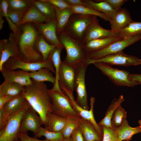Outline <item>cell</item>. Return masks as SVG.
Listing matches in <instances>:
<instances>
[{
  "instance_id": "cell-53",
  "label": "cell",
  "mask_w": 141,
  "mask_h": 141,
  "mask_svg": "<svg viewBox=\"0 0 141 141\" xmlns=\"http://www.w3.org/2000/svg\"><path fill=\"white\" fill-rule=\"evenodd\" d=\"M63 141H72V140L71 138L70 137L68 139L64 138Z\"/></svg>"
},
{
  "instance_id": "cell-25",
  "label": "cell",
  "mask_w": 141,
  "mask_h": 141,
  "mask_svg": "<svg viewBox=\"0 0 141 141\" xmlns=\"http://www.w3.org/2000/svg\"><path fill=\"white\" fill-rule=\"evenodd\" d=\"M50 20L34 4L27 11L20 23L19 27L20 26L27 23L39 24L47 22Z\"/></svg>"
},
{
  "instance_id": "cell-15",
  "label": "cell",
  "mask_w": 141,
  "mask_h": 141,
  "mask_svg": "<svg viewBox=\"0 0 141 141\" xmlns=\"http://www.w3.org/2000/svg\"><path fill=\"white\" fill-rule=\"evenodd\" d=\"M34 24L39 33L48 43L56 46L61 45L57 36L56 21L50 20L45 23Z\"/></svg>"
},
{
  "instance_id": "cell-28",
  "label": "cell",
  "mask_w": 141,
  "mask_h": 141,
  "mask_svg": "<svg viewBox=\"0 0 141 141\" xmlns=\"http://www.w3.org/2000/svg\"><path fill=\"white\" fill-rule=\"evenodd\" d=\"M125 101L123 95H121L118 98L114 99L105 113V116L98 124L100 126H105L111 128V120L112 116L117 108Z\"/></svg>"
},
{
  "instance_id": "cell-35",
  "label": "cell",
  "mask_w": 141,
  "mask_h": 141,
  "mask_svg": "<svg viewBox=\"0 0 141 141\" xmlns=\"http://www.w3.org/2000/svg\"><path fill=\"white\" fill-rule=\"evenodd\" d=\"M71 9L73 14L91 15L98 16L105 21H110V19L105 14L88 7L83 5H72Z\"/></svg>"
},
{
  "instance_id": "cell-4",
  "label": "cell",
  "mask_w": 141,
  "mask_h": 141,
  "mask_svg": "<svg viewBox=\"0 0 141 141\" xmlns=\"http://www.w3.org/2000/svg\"><path fill=\"white\" fill-rule=\"evenodd\" d=\"M97 18L93 15L73 14L62 32L72 39L83 43L88 27Z\"/></svg>"
},
{
  "instance_id": "cell-13",
  "label": "cell",
  "mask_w": 141,
  "mask_h": 141,
  "mask_svg": "<svg viewBox=\"0 0 141 141\" xmlns=\"http://www.w3.org/2000/svg\"><path fill=\"white\" fill-rule=\"evenodd\" d=\"M11 57L20 58L14 34L11 32L8 38L0 40V71L4 64Z\"/></svg>"
},
{
  "instance_id": "cell-45",
  "label": "cell",
  "mask_w": 141,
  "mask_h": 141,
  "mask_svg": "<svg viewBox=\"0 0 141 141\" xmlns=\"http://www.w3.org/2000/svg\"><path fill=\"white\" fill-rule=\"evenodd\" d=\"M8 8L7 0L0 1V16L5 17L8 16Z\"/></svg>"
},
{
  "instance_id": "cell-11",
  "label": "cell",
  "mask_w": 141,
  "mask_h": 141,
  "mask_svg": "<svg viewBox=\"0 0 141 141\" xmlns=\"http://www.w3.org/2000/svg\"><path fill=\"white\" fill-rule=\"evenodd\" d=\"M88 65L95 62H102L110 65L128 66L141 64V59L135 56L125 53L122 51L110 54L97 60L88 59Z\"/></svg>"
},
{
  "instance_id": "cell-17",
  "label": "cell",
  "mask_w": 141,
  "mask_h": 141,
  "mask_svg": "<svg viewBox=\"0 0 141 141\" xmlns=\"http://www.w3.org/2000/svg\"><path fill=\"white\" fill-rule=\"evenodd\" d=\"M119 35L111 30H108L101 27L96 18L90 24L86 32L83 43L92 40Z\"/></svg>"
},
{
  "instance_id": "cell-36",
  "label": "cell",
  "mask_w": 141,
  "mask_h": 141,
  "mask_svg": "<svg viewBox=\"0 0 141 141\" xmlns=\"http://www.w3.org/2000/svg\"><path fill=\"white\" fill-rule=\"evenodd\" d=\"M122 38L130 37L141 34V22L132 21L119 32Z\"/></svg>"
},
{
  "instance_id": "cell-8",
  "label": "cell",
  "mask_w": 141,
  "mask_h": 141,
  "mask_svg": "<svg viewBox=\"0 0 141 141\" xmlns=\"http://www.w3.org/2000/svg\"><path fill=\"white\" fill-rule=\"evenodd\" d=\"M59 85L61 91L66 95L69 101L74 110L81 118L91 122L95 127L99 136L102 138L103 130L102 127L99 126L97 123L93 115V109L95 101V97H91L90 98V110L85 109L77 103L74 98L73 93L62 84H60Z\"/></svg>"
},
{
  "instance_id": "cell-30",
  "label": "cell",
  "mask_w": 141,
  "mask_h": 141,
  "mask_svg": "<svg viewBox=\"0 0 141 141\" xmlns=\"http://www.w3.org/2000/svg\"><path fill=\"white\" fill-rule=\"evenodd\" d=\"M48 43L42 35L39 33L35 42V47L37 51L42 55L43 62L48 60L49 55L56 46Z\"/></svg>"
},
{
  "instance_id": "cell-41",
  "label": "cell",
  "mask_w": 141,
  "mask_h": 141,
  "mask_svg": "<svg viewBox=\"0 0 141 141\" xmlns=\"http://www.w3.org/2000/svg\"><path fill=\"white\" fill-rule=\"evenodd\" d=\"M27 11L17 12L8 10V16L19 27L20 23L23 19Z\"/></svg>"
},
{
  "instance_id": "cell-7",
  "label": "cell",
  "mask_w": 141,
  "mask_h": 141,
  "mask_svg": "<svg viewBox=\"0 0 141 141\" xmlns=\"http://www.w3.org/2000/svg\"><path fill=\"white\" fill-rule=\"evenodd\" d=\"M92 64L116 85L133 87L138 85L130 79V73L127 71L114 68L102 62H95Z\"/></svg>"
},
{
  "instance_id": "cell-50",
  "label": "cell",
  "mask_w": 141,
  "mask_h": 141,
  "mask_svg": "<svg viewBox=\"0 0 141 141\" xmlns=\"http://www.w3.org/2000/svg\"><path fill=\"white\" fill-rule=\"evenodd\" d=\"M130 79L136 82L138 85L141 84V74H131L130 75Z\"/></svg>"
},
{
  "instance_id": "cell-14",
  "label": "cell",
  "mask_w": 141,
  "mask_h": 141,
  "mask_svg": "<svg viewBox=\"0 0 141 141\" xmlns=\"http://www.w3.org/2000/svg\"><path fill=\"white\" fill-rule=\"evenodd\" d=\"M37 112L30 106L27 110L22 118L20 133H26L31 131L36 133L42 125V120Z\"/></svg>"
},
{
  "instance_id": "cell-46",
  "label": "cell",
  "mask_w": 141,
  "mask_h": 141,
  "mask_svg": "<svg viewBox=\"0 0 141 141\" xmlns=\"http://www.w3.org/2000/svg\"><path fill=\"white\" fill-rule=\"evenodd\" d=\"M70 137L72 141H85L82 132L79 127L73 132Z\"/></svg>"
},
{
  "instance_id": "cell-16",
  "label": "cell",
  "mask_w": 141,
  "mask_h": 141,
  "mask_svg": "<svg viewBox=\"0 0 141 141\" xmlns=\"http://www.w3.org/2000/svg\"><path fill=\"white\" fill-rule=\"evenodd\" d=\"M76 67L62 61L59 74V84H62L73 93L75 90Z\"/></svg>"
},
{
  "instance_id": "cell-52",
  "label": "cell",
  "mask_w": 141,
  "mask_h": 141,
  "mask_svg": "<svg viewBox=\"0 0 141 141\" xmlns=\"http://www.w3.org/2000/svg\"><path fill=\"white\" fill-rule=\"evenodd\" d=\"M4 20L3 19V17L0 16V30H2L3 26V24Z\"/></svg>"
},
{
  "instance_id": "cell-42",
  "label": "cell",
  "mask_w": 141,
  "mask_h": 141,
  "mask_svg": "<svg viewBox=\"0 0 141 141\" xmlns=\"http://www.w3.org/2000/svg\"><path fill=\"white\" fill-rule=\"evenodd\" d=\"M48 2L55 7L60 9L70 8L71 6L68 4L65 0H43Z\"/></svg>"
},
{
  "instance_id": "cell-51",
  "label": "cell",
  "mask_w": 141,
  "mask_h": 141,
  "mask_svg": "<svg viewBox=\"0 0 141 141\" xmlns=\"http://www.w3.org/2000/svg\"><path fill=\"white\" fill-rule=\"evenodd\" d=\"M66 2L70 5H83L82 0H65Z\"/></svg>"
},
{
  "instance_id": "cell-31",
  "label": "cell",
  "mask_w": 141,
  "mask_h": 141,
  "mask_svg": "<svg viewBox=\"0 0 141 141\" xmlns=\"http://www.w3.org/2000/svg\"><path fill=\"white\" fill-rule=\"evenodd\" d=\"M29 75L31 79L38 82H49L53 85L55 82V78L53 75L52 73L49 69L45 68L29 72Z\"/></svg>"
},
{
  "instance_id": "cell-33",
  "label": "cell",
  "mask_w": 141,
  "mask_h": 141,
  "mask_svg": "<svg viewBox=\"0 0 141 141\" xmlns=\"http://www.w3.org/2000/svg\"><path fill=\"white\" fill-rule=\"evenodd\" d=\"M28 103L22 94L16 97L3 107L7 113L9 115Z\"/></svg>"
},
{
  "instance_id": "cell-18",
  "label": "cell",
  "mask_w": 141,
  "mask_h": 141,
  "mask_svg": "<svg viewBox=\"0 0 141 141\" xmlns=\"http://www.w3.org/2000/svg\"><path fill=\"white\" fill-rule=\"evenodd\" d=\"M1 72L4 81L17 83L25 86L29 85L32 83L29 72L21 69L16 71L7 70L3 67Z\"/></svg>"
},
{
  "instance_id": "cell-32",
  "label": "cell",
  "mask_w": 141,
  "mask_h": 141,
  "mask_svg": "<svg viewBox=\"0 0 141 141\" xmlns=\"http://www.w3.org/2000/svg\"><path fill=\"white\" fill-rule=\"evenodd\" d=\"M33 4L48 19L56 21V10L54 5L43 0H34Z\"/></svg>"
},
{
  "instance_id": "cell-19",
  "label": "cell",
  "mask_w": 141,
  "mask_h": 141,
  "mask_svg": "<svg viewBox=\"0 0 141 141\" xmlns=\"http://www.w3.org/2000/svg\"><path fill=\"white\" fill-rule=\"evenodd\" d=\"M132 21L127 10L125 8H121L116 12L110 19L111 30L115 33H119L121 30Z\"/></svg>"
},
{
  "instance_id": "cell-1",
  "label": "cell",
  "mask_w": 141,
  "mask_h": 141,
  "mask_svg": "<svg viewBox=\"0 0 141 141\" xmlns=\"http://www.w3.org/2000/svg\"><path fill=\"white\" fill-rule=\"evenodd\" d=\"M14 35L20 59L28 62L43 61L42 55L36 50L35 42L39 33L34 23L22 25Z\"/></svg>"
},
{
  "instance_id": "cell-38",
  "label": "cell",
  "mask_w": 141,
  "mask_h": 141,
  "mask_svg": "<svg viewBox=\"0 0 141 141\" xmlns=\"http://www.w3.org/2000/svg\"><path fill=\"white\" fill-rule=\"evenodd\" d=\"M34 135V137L36 138H40L44 136L48 141H63L64 139L61 132L49 131L42 126Z\"/></svg>"
},
{
  "instance_id": "cell-9",
  "label": "cell",
  "mask_w": 141,
  "mask_h": 141,
  "mask_svg": "<svg viewBox=\"0 0 141 141\" xmlns=\"http://www.w3.org/2000/svg\"><path fill=\"white\" fill-rule=\"evenodd\" d=\"M3 67L7 70H15L18 69L29 72L45 68L49 69L55 74L52 62L49 59L45 62H28L23 61L19 58L11 57L4 64Z\"/></svg>"
},
{
  "instance_id": "cell-37",
  "label": "cell",
  "mask_w": 141,
  "mask_h": 141,
  "mask_svg": "<svg viewBox=\"0 0 141 141\" xmlns=\"http://www.w3.org/2000/svg\"><path fill=\"white\" fill-rule=\"evenodd\" d=\"M127 112L121 105L116 109L112 116L111 120L112 128L114 130L118 128L127 119Z\"/></svg>"
},
{
  "instance_id": "cell-55",
  "label": "cell",
  "mask_w": 141,
  "mask_h": 141,
  "mask_svg": "<svg viewBox=\"0 0 141 141\" xmlns=\"http://www.w3.org/2000/svg\"><path fill=\"white\" fill-rule=\"evenodd\" d=\"M128 141V140H123V141Z\"/></svg>"
},
{
  "instance_id": "cell-34",
  "label": "cell",
  "mask_w": 141,
  "mask_h": 141,
  "mask_svg": "<svg viewBox=\"0 0 141 141\" xmlns=\"http://www.w3.org/2000/svg\"><path fill=\"white\" fill-rule=\"evenodd\" d=\"M8 10L22 12L27 11L33 5V0H7Z\"/></svg>"
},
{
  "instance_id": "cell-48",
  "label": "cell",
  "mask_w": 141,
  "mask_h": 141,
  "mask_svg": "<svg viewBox=\"0 0 141 141\" xmlns=\"http://www.w3.org/2000/svg\"><path fill=\"white\" fill-rule=\"evenodd\" d=\"M16 96L8 95H0V108Z\"/></svg>"
},
{
  "instance_id": "cell-23",
  "label": "cell",
  "mask_w": 141,
  "mask_h": 141,
  "mask_svg": "<svg viewBox=\"0 0 141 141\" xmlns=\"http://www.w3.org/2000/svg\"><path fill=\"white\" fill-rule=\"evenodd\" d=\"M69 119L48 112L46 114L44 125L48 131L54 132H61Z\"/></svg>"
},
{
  "instance_id": "cell-43",
  "label": "cell",
  "mask_w": 141,
  "mask_h": 141,
  "mask_svg": "<svg viewBox=\"0 0 141 141\" xmlns=\"http://www.w3.org/2000/svg\"><path fill=\"white\" fill-rule=\"evenodd\" d=\"M108 3L114 10L117 11L121 8V7L127 0H103Z\"/></svg>"
},
{
  "instance_id": "cell-47",
  "label": "cell",
  "mask_w": 141,
  "mask_h": 141,
  "mask_svg": "<svg viewBox=\"0 0 141 141\" xmlns=\"http://www.w3.org/2000/svg\"><path fill=\"white\" fill-rule=\"evenodd\" d=\"M19 136L20 141H48L46 139L40 140L34 137H30L28 136L27 133H19Z\"/></svg>"
},
{
  "instance_id": "cell-40",
  "label": "cell",
  "mask_w": 141,
  "mask_h": 141,
  "mask_svg": "<svg viewBox=\"0 0 141 141\" xmlns=\"http://www.w3.org/2000/svg\"><path fill=\"white\" fill-rule=\"evenodd\" d=\"M103 130L102 141H118L116 132L111 128L103 126H102Z\"/></svg>"
},
{
  "instance_id": "cell-20",
  "label": "cell",
  "mask_w": 141,
  "mask_h": 141,
  "mask_svg": "<svg viewBox=\"0 0 141 141\" xmlns=\"http://www.w3.org/2000/svg\"><path fill=\"white\" fill-rule=\"evenodd\" d=\"M122 39L120 35L94 39L83 44L87 56L90 53L100 50L112 43Z\"/></svg>"
},
{
  "instance_id": "cell-12",
  "label": "cell",
  "mask_w": 141,
  "mask_h": 141,
  "mask_svg": "<svg viewBox=\"0 0 141 141\" xmlns=\"http://www.w3.org/2000/svg\"><path fill=\"white\" fill-rule=\"evenodd\" d=\"M88 65L86 61L76 67V76L75 87V90L77 94L75 100L76 103L81 107L87 110H89V107L85 83V75Z\"/></svg>"
},
{
  "instance_id": "cell-54",
  "label": "cell",
  "mask_w": 141,
  "mask_h": 141,
  "mask_svg": "<svg viewBox=\"0 0 141 141\" xmlns=\"http://www.w3.org/2000/svg\"><path fill=\"white\" fill-rule=\"evenodd\" d=\"M138 123L139 125V126L141 127V120H138Z\"/></svg>"
},
{
  "instance_id": "cell-44",
  "label": "cell",
  "mask_w": 141,
  "mask_h": 141,
  "mask_svg": "<svg viewBox=\"0 0 141 141\" xmlns=\"http://www.w3.org/2000/svg\"><path fill=\"white\" fill-rule=\"evenodd\" d=\"M9 115L3 107L0 108V131L3 130L5 127Z\"/></svg>"
},
{
  "instance_id": "cell-2",
  "label": "cell",
  "mask_w": 141,
  "mask_h": 141,
  "mask_svg": "<svg viewBox=\"0 0 141 141\" xmlns=\"http://www.w3.org/2000/svg\"><path fill=\"white\" fill-rule=\"evenodd\" d=\"M31 79L32 84L25 86V90L23 94L39 115L44 125L47 114L51 113V102L49 89L44 82Z\"/></svg>"
},
{
  "instance_id": "cell-27",
  "label": "cell",
  "mask_w": 141,
  "mask_h": 141,
  "mask_svg": "<svg viewBox=\"0 0 141 141\" xmlns=\"http://www.w3.org/2000/svg\"><path fill=\"white\" fill-rule=\"evenodd\" d=\"M25 90V86L15 83L4 81L0 85V95L17 96L22 94Z\"/></svg>"
},
{
  "instance_id": "cell-10",
  "label": "cell",
  "mask_w": 141,
  "mask_h": 141,
  "mask_svg": "<svg viewBox=\"0 0 141 141\" xmlns=\"http://www.w3.org/2000/svg\"><path fill=\"white\" fill-rule=\"evenodd\" d=\"M141 39V34L123 38L114 42L104 48L98 51L89 54L88 59L97 60L112 54L122 51L125 48Z\"/></svg>"
},
{
  "instance_id": "cell-39",
  "label": "cell",
  "mask_w": 141,
  "mask_h": 141,
  "mask_svg": "<svg viewBox=\"0 0 141 141\" xmlns=\"http://www.w3.org/2000/svg\"><path fill=\"white\" fill-rule=\"evenodd\" d=\"M79 120L69 119L64 127L61 131L64 138H70L74 131L79 127Z\"/></svg>"
},
{
  "instance_id": "cell-49",
  "label": "cell",
  "mask_w": 141,
  "mask_h": 141,
  "mask_svg": "<svg viewBox=\"0 0 141 141\" xmlns=\"http://www.w3.org/2000/svg\"><path fill=\"white\" fill-rule=\"evenodd\" d=\"M5 18L8 24L9 29L13 31L15 35L18 31L19 28L11 21L8 16Z\"/></svg>"
},
{
  "instance_id": "cell-29",
  "label": "cell",
  "mask_w": 141,
  "mask_h": 141,
  "mask_svg": "<svg viewBox=\"0 0 141 141\" xmlns=\"http://www.w3.org/2000/svg\"><path fill=\"white\" fill-rule=\"evenodd\" d=\"M55 8L56 12L57 34L63 31L70 17L73 13L70 8L60 9L55 7Z\"/></svg>"
},
{
  "instance_id": "cell-6",
  "label": "cell",
  "mask_w": 141,
  "mask_h": 141,
  "mask_svg": "<svg viewBox=\"0 0 141 141\" xmlns=\"http://www.w3.org/2000/svg\"><path fill=\"white\" fill-rule=\"evenodd\" d=\"M51 102V113L68 119L79 120L80 116L73 109L66 95L62 93L49 90Z\"/></svg>"
},
{
  "instance_id": "cell-5",
  "label": "cell",
  "mask_w": 141,
  "mask_h": 141,
  "mask_svg": "<svg viewBox=\"0 0 141 141\" xmlns=\"http://www.w3.org/2000/svg\"><path fill=\"white\" fill-rule=\"evenodd\" d=\"M29 103L9 115L4 129L0 131V141H20L19 136L21 121Z\"/></svg>"
},
{
  "instance_id": "cell-26",
  "label": "cell",
  "mask_w": 141,
  "mask_h": 141,
  "mask_svg": "<svg viewBox=\"0 0 141 141\" xmlns=\"http://www.w3.org/2000/svg\"><path fill=\"white\" fill-rule=\"evenodd\" d=\"M83 5L92 8L106 15L110 19L117 11L114 10L109 5L103 0L94 1L82 0Z\"/></svg>"
},
{
  "instance_id": "cell-24",
  "label": "cell",
  "mask_w": 141,
  "mask_h": 141,
  "mask_svg": "<svg viewBox=\"0 0 141 141\" xmlns=\"http://www.w3.org/2000/svg\"><path fill=\"white\" fill-rule=\"evenodd\" d=\"M115 130L117 134L118 141H130L133 136L141 133V127L140 126L134 127H131L126 119L121 126Z\"/></svg>"
},
{
  "instance_id": "cell-22",
  "label": "cell",
  "mask_w": 141,
  "mask_h": 141,
  "mask_svg": "<svg viewBox=\"0 0 141 141\" xmlns=\"http://www.w3.org/2000/svg\"><path fill=\"white\" fill-rule=\"evenodd\" d=\"M79 127L85 141H102V138L93 125L88 120L81 117L79 120Z\"/></svg>"
},
{
  "instance_id": "cell-3",
  "label": "cell",
  "mask_w": 141,
  "mask_h": 141,
  "mask_svg": "<svg viewBox=\"0 0 141 141\" xmlns=\"http://www.w3.org/2000/svg\"><path fill=\"white\" fill-rule=\"evenodd\" d=\"M57 35L60 42L66 52L63 62L76 67L86 61L88 59L87 54L83 43L72 39L63 32Z\"/></svg>"
},
{
  "instance_id": "cell-21",
  "label": "cell",
  "mask_w": 141,
  "mask_h": 141,
  "mask_svg": "<svg viewBox=\"0 0 141 141\" xmlns=\"http://www.w3.org/2000/svg\"><path fill=\"white\" fill-rule=\"evenodd\" d=\"M63 48L62 45L57 46L50 52L48 58L52 61L55 71V82L53 87L50 90L52 91H57L60 93H62V91L58 83L59 74L62 62L61 59L60 55Z\"/></svg>"
},
{
  "instance_id": "cell-56",
  "label": "cell",
  "mask_w": 141,
  "mask_h": 141,
  "mask_svg": "<svg viewBox=\"0 0 141 141\" xmlns=\"http://www.w3.org/2000/svg\"></svg>"
}]
</instances>
